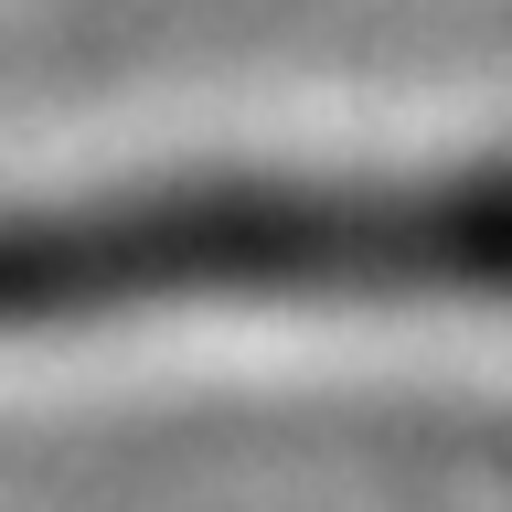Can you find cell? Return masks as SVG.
Segmentation results:
<instances>
[{
	"mask_svg": "<svg viewBox=\"0 0 512 512\" xmlns=\"http://www.w3.org/2000/svg\"><path fill=\"white\" fill-rule=\"evenodd\" d=\"M171 299H512V171L171 182L0 214V331Z\"/></svg>",
	"mask_w": 512,
	"mask_h": 512,
	"instance_id": "obj_1",
	"label": "cell"
}]
</instances>
